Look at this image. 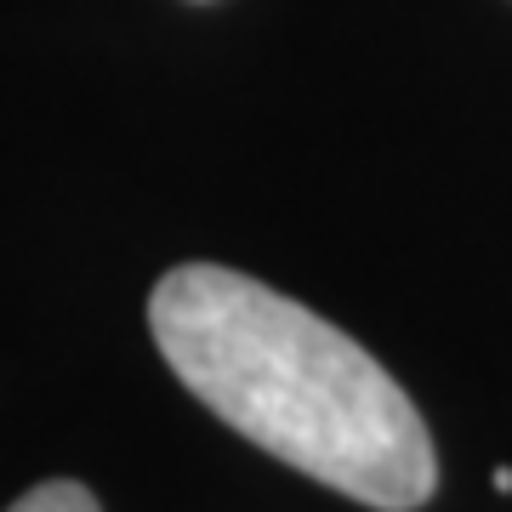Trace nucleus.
<instances>
[{"label": "nucleus", "mask_w": 512, "mask_h": 512, "mask_svg": "<svg viewBox=\"0 0 512 512\" xmlns=\"http://www.w3.org/2000/svg\"><path fill=\"white\" fill-rule=\"evenodd\" d=\"M165 365L234 433L376 512L439 490L421 410L348 330L217 262H183L148 296Z\"/></svg>", "instance_id": "nucleus-1"}, {"label": "nucleus", "mask_w": 512, "mask_h": 512, "mask_svg": "<svg viewBox=\"0 0 512 512\" xmlns=\"http://www.w3.org/2000/svg\"><path fill=\"white\" fill-rule=\"evenodd\" d=\"M6 512H103L97 507V495L86 484H74V478H46L35 484L29 495H18Z\"/></svg>", "instance_id": "nucleus-2"}, {"label": "nucleus", "mask_w": 512, "mask_h": 512, "mask_svg": "<svg viewBox=\"0 0 512 512\" xmlns=\"http://www.w3.org/2000/svg\"><path fill=\"white\" fill-rule=\"evenodd\" d=\"M495 490L512 495V467H495Z\"/></svg>", "instance_id": "nucleus-3"}]
</instances>
